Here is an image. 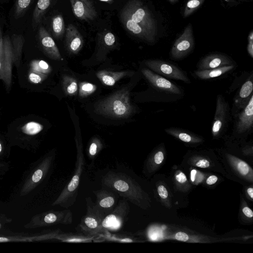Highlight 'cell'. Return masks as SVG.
Listing matches in <instances>:
<instances>
[{"instance_id": "obj_1", "label": "cell", "mask_w": 253, "mask_h": 253, "mask_svg": "<svg viewBox=\"0 0 253 253\" xmlns=\"http://www.w3.org/2000/svg\"><path fill=\"white\" fill-rule=\"evenodd\" d=\"M120 21L131 35L150 43L155 41L157 24L148 9L139 0H129L120 12Z\"/></svg>"}, {"instance_id": "obj_2", "label": "cell", "mask_w": 253, "mask_h": 253, "mask_svg": "<svg viewBox=\"0 0 253 253\" xmlns=\"http://www.w3.org/2000/svg\"><path fill=\"white\" fill-rule=\"evenodd\" d=\"M102 186L116 192L120 197L143 210L150 206L148 195L139 184L128 175L110 171L101 179Z\"/></svg>"}, {"instance_id": "obj_3", "label": "cell", "mask_w": 253, "mask_h": 253, "mask_svg": "<svg viewBox=\"0 0 253 253\" xmlns=\"http://www.w3.org/2000/svg\"><path fill=\"white\" fill-rule=\"evenodd\" d=\"M141 73L150 84L152 90V99L158 102L169 103L181 99L185 95L181 86L148 68H142Z\"/></svg>"}, {"instance_id": "obj_4", "label": "cell", "mask_w": 253, "mask_h": 253, "mask_svg": "<svg viewBox=\"0 0 253 253\" xmlns=\"http://www.w3.org/2000/svg\"><path fill=\"white\" fill-rule=\"evenodd\" d=\"M95 110L98 114L113 118H126L135 111L130 101L129 92L126 88L98 102L95 105Z\"/></svg>"}, {"instance_id": "obj_5", "label": "cell", "mask_w": 253, "mask_h": 253, "mask_svg": "<svg viewBox=\"0 0 253 253\" xmlns=\"http://www.w3.org/2000/svg\"><path fill=\"white\" fill-rule=\"evenodd\" d=\"M75 140L77 155L74 174L70 181L52 204L53 206H59L65 209L73 206L76 201L81 176L85 165L82 141L77 137H76Z\"/></svg>"}, {"instance_id": "obj_6", "label": "cell", "mask_w": 253, "mask_h": 253, "mask_svg": "<svg viewBox=\"0 0 253 253\" xmlns=\"http://www.w3.org/2000/svg\"><path fill=\"white\" fill-rule=\"evenodd\" d=\"M144 63L147 68L166 79L180 81L187 84L191 83L187 72L175 63L162 59H148Z\"/></svg>"}, {"instance_id": "obj_7", "label": "cell", "mask_w": 253, "mask_h": 253, "mask_svg": "<svg viewBox=\"0 0 253 253\" xmlns=\"http://www.w3.org/2000/svg\"><path fill=\"white\" fill-rule=\"evenodd\" d=\"M85 201L86 212L82 218L78 228L84 234L97 235L106 215L92 202L90 197H86Z\"/></svg>"}, {"instance_id": "obj_8", "label": "cell", "mask_w": 253, "mask_h": 253, "mask_svg": "<svg viewBox=\"0 0 253 253\" xmlns=\"http://www.w3.org/2000/svg\"><path fill=\"white\" fill-rule=\"evenodd\" d=\"M14 55L10 37H2L0 41V79L7 90L12 84Z\"/></svg>"}, {"instance_id": "obj_9", "label": "cell", "mask_w": 253, "mask_h": 253, "mask_svg": "<svg viewBox=\"0 0 253 253\" xmlns=\"http://www.w3.org/2000/svg\"><path fill=\"white\" fill-rule=\"evenodd\" d=\"M129 211L128 201L123 198L120 200L112 212L104 217L98 234L119 230L127 221Z\"/></svg>"}, {"instance_id": "obj_10", "label": "cell", "mask_w": 253, "mask_h": 253, "mask_svg": "<svg viewBox=\"0 0 253 253\" xmlns=\"http://www.w3.org/2000/svg\"><path fill=\"white\" fill-rule=\"evenodd\" d=\"M230 116V108L228 102L222 94H218L216 96L215 111L211 129L213 139L221 137L226 132Z\"/></svg>"}, {"instance_id": "obj_11", "label": "cell", "mask_w": 253, "mask_h": 253, "mask_svg": "<svg viewBox=\"0 0 253 253\" xmlns=\"http://www.w3.org/2000/svg\"><path fill=\"white\" fill-rule=\"evenodd\" d=\"M194 45L192 26L189 23L174 42L169 52L170 59L173 60L184 59L193 50Z\"/></svg>"}, {"instance_id": "obj_12", "label": "cell", "mask_w": 253, "mask_h": 253, "mask_svg": "<svg viewBox=\"0 0 253 253\" xmlns=\"http://www.w3.org/2000/svg\"><path fill=\"white\" fill-rule=\"evenodd\" d=\"M253 73L252 71L234 96L232 107L230 109L232 117L245 108L253 96Z\"/></svg>"}, {"instance_id": "obj_13", "label": "cell", "mask_w": 253, "mask_h": 253, "mask_svg": "<svg viewBox=\"0 0 253 253\" xmlns=\"http://www.w3.org/2000/svg\"><path fill=\"white\" fill-rule=\"evenodd\" d=\"M234 132L237 136L248 135L253 128V96L244 109L235 115Z\"/></svg>"}, {"instance_id": "obj_14", "label": "cell", "mask_w": 253, "mask_h": 253, "mask_svg": "<svg viewBox=\"0 0 253 253\" xmlns=\"http://www.w3.org/2000/svg\"><path fill=\"white\" fill-rule=\"evenodd\" d=\"M96 197V206L105 214L110 213L118 203L120 196L115 191L105 187L93 191Z\"/></svg>"}, {"instance_id": "obj_15", "label": "cell", "mask_w": 253, "mask_h": 253, "mask_svg": "<svg viewBox=\"0 0 253 253\" xmlns=\"http://www.w3.org/2000/svg\"><path fill=\"white\" fill-rule=\"evenodd\" d=\"M73 220L72 212L68 209H65L62 211H50L42 214L38 217L37 224L40 226L58 224L68 225L73 222Z\"/></svg>"}, {"instance_id": "obj_16", "label": "cell", "mask_w": 253, "mask_h": 253, "mask_svg": "<svg viewBox=\"0 0 253 253\" xmlns=\"http://www.w3.org/2000/svg\"><path fill=\"white\" fill-rule=\"evenodd\" d=\"M236 64L228 55L221 53H213L201 58L196 65L197 70H204Z\"/></svg>"}, {"instance_id": "obj_17", "label": "cell", "mask_w": 253, "mask_h": 253, "mask_svg": "<svg viewBox=\"0 0 253 253\" xmlns=\"http://www.w3.org/2000/svg\"><path fill=\"white\" fill-rule=\"evenodd\" d=\"M73 13L80 20L92 21L97 15L91 0H69Z\"/></svg>"}, {"instance_id": "obj_18", "label": "cell", "mask_w": 253, "mask_h": 253, "mask_svg": "<svg viewBox=\"0 0 253 253\" xmlns=\"http://www.w3.org/2000/svg\"><path fill=\"white\" fill-rule=\"evenodd\" d=\"M38 35L41 45L45 54L52 59L63 60L55 42L44 27H40Z\"/></svg>"}, {"instance_id": "obj_19", "label": "cell", "mask_w": 253, "mask_h": 253, "mask_svg": "<svg viewBox=\"0 0 253 253\" xmlns=\"http://www.w3.org/2000/svg\"><path fill=\"white\" fill-rule=\"evenodd\" d=\"M52 160L53 157L49 156L43 160L34 171L31 177L24 184L21 192L22 195L29 192L42 180L48 171Z\"/></svg>"}, {"instance_id": "obj_20", "label": "cell", "mask_w": 253, "mask_h": 253, "mask_svg": "<svg viewBox=\"0 0 253 253\" xmlns=\"http://www.w3.org/2000/svg\"><path fill=\"white\" fill-rule=\"evenodd\" d=\"M65 42L68 51L72 54H77L82 48L84 40L76 26L72 24L66 29Z\"/></svg>"}, {"instance_id": "obj_21", "label": "cell", "mask_w": 253, "mask_h": 253, "mask_svg": "<svg viewBox=\"0 0 253 253\" xmlns=\"http://www.w3.org/2000/svg\"><path fill=\"white\" fill-rule=\"evenodd\" d=\"M168 134L189 145H199L204 141L203 137L187 130L177 127H170L165 129Z\"/></svg>"}, {"instance_id": "obj_22", "label": "cell", "mask_w": 253, "mask_h": 253, "mask_svg": "<svg viewBox=\"0 0 253 253\" xmlns=\"http://www.w3.org/2000/svg\"><path fill=\"white\" fill-rule=\"evenodd\" d=\"M226 156L230 166L240 177L253 182V170L248 163L230 154H226Z\"/></svg>"}, {"instance_id": "obj_23", "label": "cell", "mask_w": 253, "mask_h": 253, "mask_svg": "<svg viewBox=\"0 0 253 253\" xmlns=\"http://www.w3.org/2000/svg\"><path fill=\"white\" fill-rule=\"evenodd\" d=\"M236 67V64H233L211 69L196 70L192 75L201 80H210L223 76L234 70Z\"/></svg>"}, {"instance_id": "obj_24", "label": "cell", "mask_w": 253, "mask_h": 253, "mask_svg": "<svg viewBox=\"0 0 253 253\" xmlns=\"http://www.w3.org/2000/svg\"><path fill=\"white\" fill-rule=\"evenodd\" d=\"M165 157L164 145L157 148L148 158L144 166L145 173L150 174L154 172L163 163Z\"/></svg>"}, {"instance_id": "obj_25", "label": "cell", "mask_w": 253, "mask_h": 253, "mask_svg": "<svg viewBox=\"0 0 253 253\" xmlns=\"http://www.w3.org/2000/svg\"><path fill=\"white\" fill-rule=\"evenodd\" d=\"M134 73L131 72L121 71L113 72L107 70H101L96 74L97 77L103 84L107 86H113L121 79Z\"/></svg>"}, {"instance_id": "obj_26", "label": "cell", "mask_w": 253, "mask_h": 253, "mask_svg": "<svg viewBox=\"0 0 253 253\" xmlns=\"http://www.w3.org/2000/svg\"><path fill=\"white\" fill-rule=\"evenodd\" d=\"M10 40L14 55V65L16 67H18L21 60L24 39L21 35L13 34Z\"/></svg>"}, {"instance_id": "obj_27", "label": "cell", "mask_w": 253, "mask_h": 253, "mask_svg": "<svg viewBox=\"0 0 253 253\" xmlns=\"http://www.w3.org/2000/svg\"><path fill=\"white\" fill-rule=\"evenodd\" d=\"M52 0H38L33 11L32 21L34 26L41 22L43 15L51 4Z\"/></svg>"}, {"instance_id": "obj_28", "label": "cell", "mask_w": 253, "mask_h": 253, "mask_svg": "<svg viewBox=\"0 0 253 253\" xmlns=\"http://www.w3.org/2000/svg\"><path fill=\"white\" fill-rule=\"evenodd\" d=\"M63 90L66 95L73 96L77 94L78 84L76 80L73 77L65 75L62 78Z\"/></svg>"}, {"instance_id": "obj_29", "label": "cell", "mask_w": 253, "mask_h": 253, "mask_svg": "<svg viewBox=\"0 0 253 253\" xmlns=\"http://www.w3.org/2000/svg\"><path fill=\"white\" fill-rule=\"evenodd\" d=\"M51 26L55 37L60 38L63 35L65 31V23L62 15L58 14L53 17Z\"/></svg>"}, {"instance_id": "obj_30", "label": "cell", "mask_w": 253, "mask_h": 253, "mask_svg": "<svg viewBox=\"0 0 253 253\" xmlns=\"http://www.w3.org/2000/svg\"><path fill=\"white\" fill-rule=\"evenodd\" d=\"M30 69L48 75L51 71V67L46 61L42 60H33L30 63Z\"/></svg>"}, {"instance_id": "obj_31", "label": "cell", "mask_w": 253, "mask_h": 253, "mask_svg": "<svg viewBox=\"0 0 253 253\" xmlns=\"http://www.w3.org/2000/svg\"><path fill=\"white\" fill-rule=\"evenodd\" d=\"M102 148L103 144L101 140L97 137L93 138L87 150L88 157L91 160L94 159Z\"/></svg>"}, {"instance_id": "obj_32", "label": "cell", "mask_w": 253, "mask_h": 253, "mask_svg": "<svg viewBox=\"0 0 253 253\" xmlns=\"http://www.w3.org/2000/svg\"><path fill=\"white\" fill-rule=\"evenodd\" d=\"M107 233L104 237L106 240L119 243H133L137 242L132 236L126 234H110Z\"/></svg>"}, {"instance_id": "obj_33", "label": "cell", "mask_w": 253, "mask_h": 253, "mask_svg": "<svg viewBox=\"0 0 253 253\" xmlns=\"http://www.w3.org/2000/svg\"><path fill=\"white\" fill-rule=\"evenodd\" d=\"M43 128V126L39 123L32 121L23 125L21 130L22 132L29 135H34L40 132Z\"/></svg>"}, {"instance_id": "obj_34", "label": "cell", "mask_w": 253, "mask_h": 253, "mask_svg": "<svg viewBox=\"0 0 253 253\" xmlns=\"http://www.w3.org/2000/svg\"><path fill=\"white\" fill-rule=\"evenodd\" d=\"M79 95L80 97H85L90 95L96 90V86L87 82H80L79 84Z\"/></svg>"}, {"instance_id": "obj_35", "label": "cell", "mask_w": 253, "mask_h": 253, "mask_svg": "<svg viewBox=\"0 0 253 253\" xmlns=\"http://www.w3.org/2000/svg\"><path fill=\"white\" fill-rule=\"evenodd\" d=\"M33 0H16L15 5L14 17L17 19L22 16L29 8Z\"/></svg>"}, {"instance_id": "obj_36", "label": "cell", "mask_w": 253, "mask_h": 253, "mask_svg": "<svg viewBox=\"0 0 253 253\" xmlns=\"http://www.w3.org/2000/svg\"><path fill=\"white\" fill-rule=\"evenodd\" d=\"M205 0H188L187 2L183 12L184 18H186L200 8Z\"/></svg>"}, {"instance_id": "obj_37", "label": "cell", "mask_w": 253, "mask_h": 253, "mask_svg": "<svg viewBox=\"0 0 253 253\" xmlns=\"http://www.w3.org/2000/svg\"><path fill=\"white\" fill-rule=\"evenodd\" d=\"M174 181L180 189L186 190L189 187L188 180L185 174L180 170H178L175 173Z\"/></svg>"}, {"instance_id": "obj_38", "label": "cell", "mask_w": 253, "mask_h": 253, "mask_svg": "<svg viewBox=\"0 0 253 253\" xmlns=\"http://www.w3.org/2000/svg\"><path fill=\"white\" fill-rule=\"evenodd\" d=\"M191 164L194 166L202 168L207 169L211 166V162L209 159L202 156H194L191 159Z\"/></svg>"}, {"instance_id": "obj_39", "label": "cell", "mask_w": 253, "mask_h": 253, "mask_svg": "<svg viewBox=\"0 0 253 253\" xmlns=\"http://www.w3.org/2000/svg\"><path fill=\"white\" fill-rule=\"evenodd\" d=\"M47 77V75L38 72L30 69L28 73V79L33 84H38L42 83Z\"/></svg>"}, {"instance_id": "obj_40", "label": "cell", "mask_w": 253, "mask_h": 253, "mask_svg": "<svg viewBox=\"0 0 253 253\" xmlns=\"http://www.w3.org/2000/svg\"><path fill=\"white\" fill-rule=\"evenodd\" d=\"M157 190L162 201L166 206L170 208L171 207V204L169 203V192L167 188L164 185L160 184L157 186Z\"/></svg>"}, {"instance_id": "obj_41", "label": "cell", "mask_w": 253, "mask_h": 253, "mask_svg": "<svg viewBox=\"0 0 253 253\" xmlns=\"http://www.w3.org/2000/svg\"><path fill=\"white\" fill-rule=\"evenodd\" d=\"M204 178V175L201 172L195 169H193L190 171V180L194 184L197 185L200 183Z\"/></svg>"}, {"instance_id": "obj_42", "label": "cell", "mask_w": 253, "mask_h": 253, "mask_svg": "<svg viewBox=\"0 0 253 253\" xmlns=\"http://www.w3.org/2000/svg\"><path fill=\"white\" fill-rule=\"evenodd\" d=\"M103 41L105 44L108 47L113 46L116 42V39L114 35L111 32L106 33L103 37Z\"/></svg>"}, {"instance_id": "obj_43", "label": "cell", "mask_w": 253, "mask_h": 253, "mask_svg": "<svg viewBox=\"0 0 253 253\" xmlns=\"http://www.w3.org/2000/svg\"><path fill=\"white\" fill-rule=\"evenodd\" d=\"M174 238L178 241L182 242H187L189 241V236L183 232L176 233L174 236Z\"/></svg>"}, {"instance_id": "obj_44", "label": "cell", "mask_w": 253, "mask_h": 253, "mask_svg": "<svg viewBox=\"0 0 253 253\" xmlns=\"http://www.w3.org/2000/svg\"><path fill=\"white\" fill-rule=\"evenodd\" d=\"M242 212L246 217L249 218H253V212L252 210L247 205L243 207L242 209Z\"/></svg>"}, {"instance_id": "obj_45", "label": "cell", "mask_w": 253, "mask_h": 253, "mask_svg": "<svg viewBox=\"0 0 253 253\" xmlns=\"http://www.w3.org/2000/svg\"><path fill=\"white\" fill-rule=\"evenodd\" d=\"M218 180V177L215 175L209 176L206 179V182L209 185H211L215 184Z\"/></svg>"}, {"instance_id": "obj_46", "label": "cell", "mask_w": 253, "mask_h": 253, "mask_svg": "<svg viewBox=\"0 0 253 253\" xmlns=\"http://www.w3.org/2000/svg\"><path fill=\"white\" fill-rule=\"evenodd\" d=\"M247 51L251 58H253V41H249L247 45Z\"/></svg>"}, {"instance_id": "obj_47", "label": "cell", "mask_w": 253, "mask_h": 253, "mask_svg": "<svg viewBox=\"0 0 253 253\" xmlns=\"http://www.w3.org/2000/svg\"><path fill=\"white\" fill-rule=\"evenodd\" d=\"M243 152L246 154L249 155L250 154H252L253 153V146H247L243 148L242 150Z\"/></svg>"}, {"instance_id": "obj_48", "label": "cell", "mask_w": 253, "mask_h": 253, "mask_svg": "<svg viewBox=\"0 0 253 253\" xmlns=\"http://www.w3.org/2000/svg\"><path fill=\"white\" fill-rule=\"evenodd\" d=\"M247 193L248 196L252 200L253 198V188L252 187H250L247 189Z\"/></svg>"}, {"instance_id": "obj_49", "label": "cell", "mask_w": 253, "mask_h": 253, "mask_svg": "<svg viewBox=\"0 0 253 253\" xmlns=\"http://www.w3.org/2000/svg\"><path fill=\"white\" fill-rule=\"evenodd\" d=\"M248 41H253V32L251 31L250 33L249 34L248 36Z\"/></svg>"}, {"instance_id": "obj_50", "label": "cell", "mask_w": 253, "mask_h": 253, "mask_svg": "<svg viewBox=\"0 0 253 253\" xmlns=\"http://www.w3.org/2000/svg\"><path fill=\"white\" fill-rule=\"evenodd\" d=\"M9 241V239L5 237H0V242H5Z\"/></svg>"}, {"instance_id": "obj_51", "label": "cell", "mask_w": 253, "mask_h": 253, "mask_svg": "<svg viewBox=\"0 0 253 253\" xmlns=\"http://www.w3.org/2000/svg\"><path fill=\"white\" fill-rule=\"evenodd\" d=\"M102 1L106 2L108 3H111L113 2V0H100Z\"/></svg>"}, {"instance_id": "obj_52", "label": "cell", "mask_w": 253, "mask_h": 253, "mask_svg": "<svg viewBox=\"0 0 253 253\" xmlns=\"http://www.w3.org/2000/svg\"><path fill=\"white\" fill-rule=\"evenodd\" d=\"M2 151V145L1 143L0 142V154L1 153Z\"/></svg>"}, {"instance_id": "obj_53", "label": "cell", "mask_w": 253, "mask_h": 253, "mask_svg": "<svg viewBox=\"0 0 253 253\" xmlns=\"http://www.w3.org/2000/svg\"><path fill=\"white\" fill-rule=\"evenodd\" d=\"M169 2L171 3H175L177 2L178 0H168Z\"/></svg>"}, {"instance_id": "obj_54", "label": "cell", "mask_w": 253, "mask_h": 253, "mask_svg": "<svg viewBox=\"0 0 253 253\" xmlns=\"http://www.w3.org/2000/svg\"><path fill=\"white\" fill-rule=\"evenodd\" d=\"M2 33H1L0 28V40H1V38H2Z\"/></svg>"}]
</instances>
